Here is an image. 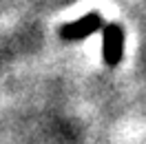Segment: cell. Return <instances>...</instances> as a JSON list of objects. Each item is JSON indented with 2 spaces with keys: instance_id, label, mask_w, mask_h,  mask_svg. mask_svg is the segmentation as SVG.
Instances as JSON below:
<instances>
[{
  "instance_id": "2",
  "label": "cell",
  "mask_w": 146,
  "mask_h": 144,
  "mask_svg": "<svg viewBox=\"0 0 146 144\" xmlns=\"http://www.w3.org/2000/svg\"><path fill=\"white\" fill-rule=\"evenodd\" d=\"M104 27V20L98 11H91V13H86L82 18H78L75 22H69V25H64L60 29V36L64 40H84V38L93 36L95 31H100Z\"/></svg>"
},
{
  "instance_id": "1",
  "label": "cell",
  "mask_w": 146,
  "mask_h": 144,
  "mask_svg": "<svg viewBox=\"0 0 146 144\" xmlns=\"http://www.w3.org/2000/svg\"><path fill=\"white\" fill-rule=\"evenodd\" d=\"M124 29L119 25H104L102 27V58L109 67H117L124 55Z\"/></svg>"
}]
</instances>
